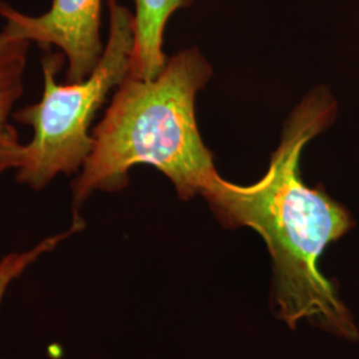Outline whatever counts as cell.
Segmentation results:
<instances>
[{
    "mask_svg": "<svg viewBox=\"0 0 359 359\" xmlns=\"http://www.w3.org/2000/svg\"><path fill=\"white\" fill-rule=\"evenodd\" d=\"M337 103L316 90L290 114L266 173L252 185H238L215 173L201 194L226 228L249 226L269 249L276 276L278 317L294 329L308 320L347 339L358 337L350 313L332 283L318 269L326 246L354 226L345 206L323 187L310 188L301 177L305 145L333 124Z\"/></svg>",
    "mask_w": 359,
    "mask_h": 359,
    "instance_id": "obj_1",
    "label": "cell"
},
{
    "mask_svg": "<svg viewBox=\"0 0 359 359\" xmlns=\"http://www.w3.org/2000/svg\"><path fill=\"white\" fill-rule=\"evenodd\" d=\"M212 75L196 48L169 57L151 80L127 76L95 127L93 149L71 182L72 213L95 192H117L129 170L151 165L172 181L181 200L201 193L217 173L213 154L203 142L196 120V96Z\"/></svg>",
    "mask_w": 359,
    "mask_h": 359,
    "instance_id": "obj_2",
    "label": "cell"
},
{
    "mask_svg": "<svg viewBox=\"0 0 359 359\" xmlns=\"http://www.w3.org/2000/svg\"><path fill=\"white\" fill-rule=\"evenodd\" d=\"M135 18L128 8L109 0V35L103 56L90 76L79 83L59 84L65 65L62 52L41 57L43 95L13 114V118L34 130L26 144L16 181L34 191L44 189L59 175H77L93 149L90 127L111 90L128 76L133 48Z\"/></svg>",
    "mask_w": 359,
    "mask_h": 359,
    "instance_id": "obj_3",
    "label": "cell"
},
{
    "mask_svg": "<svg viewBox=\"0 0 359 359\" xmlns=\"http://www.w3.org/2000/svg\"><path fill=\"white\" fill-rule=\"evenodd\" d=\"M102 6L103 0H52L47 13L29 16L0 0V16L6 22L3 31L13 39L62 52L68 63L67 83H79L103 56Z\"/></svg>",
    "mask_w": 359,
    "mask_h": 359,
    "instance_id": "obj_4",
    "label": "cell"
},
{
    "mask_svg": "<svg viewBox=\"0 0 359 359\" xmlns=\"http://www.w3.org/2000/svg\"><path fill=\"white\" fill-rule=\"evenodd\" d=\"M192 3L193 0H136L129 76L151 80L163 71L168 60L163 51L168 19Z\"/></svg>",
    "mask_w": 359,
    "mask_h": 359,
    "instance_id": "obj_5",
    "label": "cell"
},
{
    "mask_svg": "<svg viewBox=\"0 0 359 359\" xmlns=\"http://www.w3.org/2000/svg\"><path fill=\"white\" fill-rule=\"evenodd\" d=\"M31 44L0 56V175L18 169L26 149L8 118L25 90L27 53Z\"/></svg>",
    "mask_w": 359,
    "mask_h": 359,
    "instance_id": "obj_6",
    "label": "cell"
},
{
    "mask_svg": "<svg viewBox=\"0 0 359 359\" xmlns=\"http://www.w3.org/2000/svg\"><path fill=\"white\" fill-rule=\"evenodd\" d=\"M86 228V222L81 216H74L71 226L65 231L57 233L44 238L34 248L26 252H15L0 259V304L10 285L19 278L35 261L47 253H51L59 245ZM1 359V358H0Z\"/></svg>",
    "mask_w": 359,
    "mask_h": 359,
    "instance_id": "obj_7",
    "label": "cell"
},
{
    "mask_svg": "<svg viewBox=\"0 0 359 359\" xmlns=\"http://www.w3.org/2000/svg\"><path fill=\"white\" fill-rule=\"evenodd\" d=\"M27 43H28V41H25V40L13 39V36H10L6 31L1 29V31H0V56L15 51L16 48L25 46ZM28 44H31V43H28Z\"/></svg>",
    "mask_w": 359,
    "mask_h": 359,
    "instance_id": "obj_8",
    "label": "cell"
}]
</instances>
